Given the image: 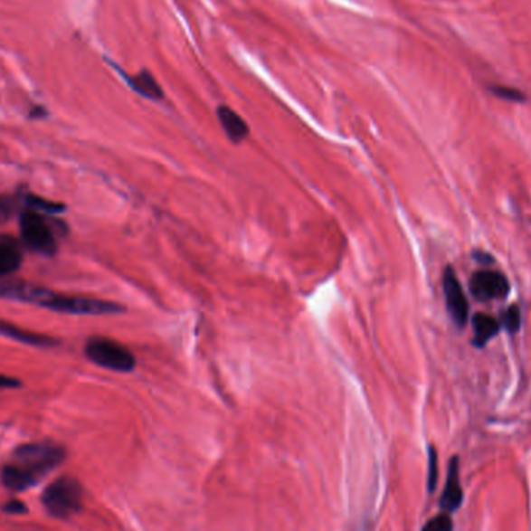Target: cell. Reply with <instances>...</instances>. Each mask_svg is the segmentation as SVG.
Segmentation results:
<instances>
[{
	"instance_id": "obj_1",
	"label": "cell",
	"mask_w": 531,
	"mask_h": 531,
	"mask_svg": "<svg viewBox=\"0 0 531 531\" xmlns=\"http://www.w3.org/2000/svg\"><path fill=\"white\" fill-rule=\"evenodd\" d=\"M66 459V452L52 443L24 444L2 471V482L12 491H27Z\"/></svg>"
},
{
	"instance_id": "obj_2",
	"label": "cell",
	"mask_w": 531,
	"mask_h": 531,
	"mask_svg": "<svg viewBox=\"0 0 531 531\" xmlns=\"http://www.w3.org/2000/svg\"><path fill=\"white\" fill-rule=\"evenodd\" d=\"M39 307L75 316H114L127 311V308L121 307L120 303L116 301L100 300L90 297L61 296L52 290H49V294Z\"/></svg>"
},
{
	"instance_id": "obj_3",
	"label": "cell",
	"mask_w": 531,
	"mask_h": 531,
	"mask_svg": "<svg viewBox=\"0 0 531 531\" xmlns=\"http://www.w3.org/2000/svg\"><path fill=\"white\" fill-rule=\"evenodd\" d=\"M81 485L71 477H60L43 494V504L56 519H67L81 508Z\"/></svg>"
},
{
	"instance_id": "obj_4",
	"label": "cell",
	"mask_w": 531,
	"mask_h": 531,
	"mask_svg": "<svg viewBox=\"0 0 531 531\" xmlns=\"http://www.w3.org/2000/svg\"><path fill=\"white\" fill-rule=\"evenodd\" d=\"M19 227H21L24 244L30 251L45 255V257L55 255L58 251L55 238L56 231L53 229V225L50 224L49 220L43 216V213H39L32 208L24 210L21 220H19Z\"/></svg>"
},
{
	"instance_id": "obj_5",
	"label": "cell",
	"mask_w": 531,
	"mask_h": 531,
	"mask_svg": "<svg viewBox=\"0 0 531 531\" xmlns=\"http://www.w3.org/2000/svg\"><path fill=\"white\" fill-rule=\"evenodd\" d=\"M84 353L89 361L112 372L129 373L136 368V356L127 346L106 337H92L88 340Z\"/></svg>"
},
{
	"instance_id": "obj_6",
	"label": "cell",
	"mask_w": 531,
	"mask_h": 531,
	"mask_svg": "<svg viewBox=\"0 0 531 531\" xmlns=\"http://www.w3.org/2000/svg\"><path fill=\"white\" fill-rule=\"evenodd\" d=\"M469 289L477 301L488 303L493 300H504L509 294V281L502 272L483 269L472 274Z\"/></svg>"
},
{
	"instance_id": "obj_7",
	"label": "cell",
	"mask_w": 531,
	"mask_h": 531,
	"mask_svg": "<svg viewBox=\"0 0 531 531\" xmlns=\"http://www.w3.org/2000/svg\"><path fill=\"white\" fill-rule=\"evenodd\" d=\"M441 285H443L446 309L450 312L454 324L459 328H463L469 320V303H468V297L461 288L460 281L457 279L454 269H444Z\"/></svg>"
},
{
	"instance_id": "obj_8",
	"label": "cell",
	"mask_w": 531,
	"mask_h": 531,
	"mask_svg": "<svg viewBox=\"0 0 531 531\" xmlns=\"http://www.w3.org/2000/svg\"><path fill=\"white\" fill-rule=\"evenodd\" d=\"M463 504V488L460 483V460L452 457L448 465V477L444 485L443 494L440 498V507L444 513H455Z\"/></svg>"
},
{
	"instance_id": "obj_9",
	"label": "cell",
	"mask_w": 531,
	"mask_h": 531,
	"mask_svg": "<svg viewBox=\"0 0 531 531\" xmlns=\"http://www.w3.org/2000/svg\"><path fill=\"white\" fill-rule=\"evenodd\" d=\"M108 62L120 73V77L127 81L128 86L134 92L142 95L143 99L153 100V101L164 100V89L160 88L157 80L148 71H138L137 75H128L127 71H121L120 67L114 64L112 61L108 60Z\"/></svg>"
},
{
	"instance_id": "obj_10",
	"label": "cell",
	"mask_w": 531,
	"mask_h": 531,
	"mask_svg": "<svg viewBox=\"0 0 531 531\" xmlns=\"http://www.w3.org/2000/svg\"><path fill=\"white\" fill-rule=\"evenodd\" d=\"M0 336L8 337V339L16 340L25 346H38V348H50V346H60V340L53 339L50 336L39 335L33 331H27V329L19 328L16 325L0 320Z\"/></svg>"
},
{
	"instance_id": "obj_11",
	"label": "cell",
	"mask_w": 531,
	"mask_h": 531,
	"mask_svg": "<svg viewBox=\"0 0 531 531\" xmlns=\"http://www.w3.org/2000/svg\"><path fill=\"white\" fill-rule=\"evenodd\" d=\"M216 116H218L221 127L224 129L225 136L231 138L232 142L242 143L249 137V134H251L249 125L232 108H229V106H220L216 109Z\"/></svg>"
},
{
	"instance_id": "obj_12",
	"label": "cell",
	"mask_w": 531,
	"mask_h": 531,
	"mask_svg": "<svg viewBox=\"0 0 531 531\" xmlns=\"http://www.w3.org/2000/svg\"><path fill=\"white\" fill-rule=\"evenodd\" d=\"M23 264V249L8 235H0V279L14 274Z\"/></svg>"
},
{
	"instance_id": "obj_13",
	"label": "cell",
	"mask_w": 531,
	"mask_h": 531,
	"mask_svg": "<svg viewBox=\"0 0 531 531\" xmlns=\"http://www.w3.org/2000/svg\"><path fill=\"white\" fill-rule=\"evenodd\" d=\"M472 327H474V346L482 348L487 346L489 340L500 331V322L496 318L479 312L472 318Z\"/></svg>"
},
{
	"instance_id": "obj_14",
	"label": "cell",
	"mask_w": 531,
	"mask_h": 531,
	"mask_svg": "<svg viewBox=\"0 0 531 531\" xmlns=\"http://www.w3.org/2000/svg\"><path fill=\"white\" fill-rule=\"evenodd\" d=\"M25 205L32 210H36L39 213L45 214H60L66 210V205L62 204L45 201L43 197L34 196V194L25 196Z\"/></svg>"
},
{
	"instance_id": "obj_15",
	"label": "cell",
	"mask_w": 531,
	"mask_h": 531,
	"mask_svg": "<svg viewBox=\"0 0 531 531\" xmlns=\"http://www.w3.org/2000/svg\"><path fill=\"white\" fill-rule=\"evenodd\" d=\"M422 531H454V522L450 513H440L426 522Z\"/></svg>"
},
{
	"instance_id": "obj_16",
	"label": "cell",
	"mask_w": 531,
	"mask_h": 531,
	"mask_svg": "<svg viewBox=\"0 0 531 531\" xmlns=\"http://www.w3.org/2000/svg\"><path fill=\"white\" fill-rule=\"evenodd\" d=\"M502 322H504L505 329L508 331L509 335L519 333L520 325H522V316H520L519 307L517 305H511L505 311Z\"/></svg>"
},
{
	"instance_id": "obj_17",
	"label": "cell",
	"mask_w": 531,
	"mask_h": 531,
	"mask_svg": "<svg viewBox=\"0 0 531 531\" xmlns=\"http://www.w3.org/2000/svg\"><path fill=\"white\" fill-rule=\"evenodd\" d=\"M439 482V455L433 446H429V474H428V489L432 494Z\"/></svg>"
},
{
	"instance_id": "obj_18",
	"label": "cell",
	"mask_w": 531,
	"mask_h": 531,
	"mask_svg": "<svg viewBox=\"0 0 531 531\" xmlns=\"http://www.w3.org/2000/svg\"><path fill=\"white\" fill-rule=\"evenodd\" d=\"M17 201L12 196H0V224L10 220L16 212Z\"/></svg>"
},
{
	"instance_id": "obj_19",
	"label": "cell",
	"mask_w": 531,
	"mask_h": 531,
	"mask_svg": "<svg viewBox=\"0 0 531 531\" xmlns=\"http://www.w3.org/2000/svg\"><path fill=\"white\" fill-rule=\"evenodd\" d=\"M493 93L494 95H498V99L508 100V101H517V103L526 100L524 93L511 88H493Z\"/></svg>"
},
{
	"instance_id": "obj_20",
	"label": "cell",
	"mask_w": 531,
	"mask_h": 531,
	"mask_svg": "<svg viewBox=\"0 0 531 531\" xmlns=\"http://www.w3.org/2000/svg\"><path fill=\"white\" fill-rule=\"evenodd\" d=\"M5 511L12 513V515H23V513H27V507L19 500H12L5 505Z\"/></svg>"
},
{
	"instance_id": "obj_21",
	"label": "cell",
	"mask_w": 531,
	"mask_h": 531,
	"mask_svg": "<svg viewBox=\"0 0 531 531\" xmlns=\"http://www.w3.org/2000/svg\"><path fill=\"white\" fill-rule=\"evenodd\" d=\"M16 387H21V381L0 375V389H16Z\"/></svg>"
}]
</instances>
